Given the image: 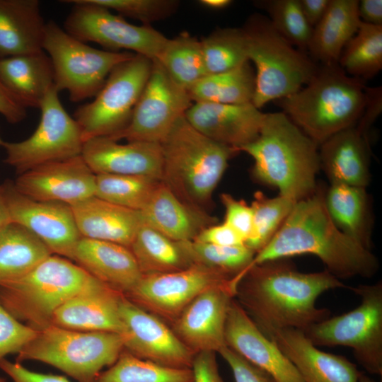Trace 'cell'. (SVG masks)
Instances as JSON below:
<instances>
[{
  "mask_svg": "<svg viewBox=\"0 0 382 382\" xmlns=\"http://www.w3.org/2000/svg\"><path fill=\"white\" fill-rule=\"evenodd\" d=\"M358 13L361 22L375 25H382L381 0L359 1Z\"/></svg>",
  "mask_w": 382,
  "mask_h": 382,
  "instance_id": "obj_52",
  "label": "cell"
},
{
  "mask_svg": "<svg viewBox=\"0 0 382 382\" xmlns=\"http://www.w3.org/2000/svg\"><path fill=\"white\" fill-rule=\"evenodd\" d=\"M122 336L111 332H83L50 325L18 353L17 361L51 365L78 382H97L124 350Z\"/></svg>",
  "mask_w": 382,
  "mask_h": 382,
  "instance_id": "obj_8",
  "label": "cell"
},
{
  "mask_svg": "<svg viewBox=\"0 0 382 382\" xmlns=\"http://www.w3.org/2000/svg\"><path fill=\"white\" fill-rule=\"evenodd\" d=\"M37 332L15 318L0 303V362L6 355L20 352Z\"/></svg>",
  "mask_w": 382,
  "mask_h": 382,
  "instance_id": "obj_45",
  "label": "cell"
},
{
  "mask_svg": "<svg viewBox=\"0 0 382 382\" xmlns=\"http://www.w3.org/2000/svg\"><path fill=\"white\" fill-rule=\"evenodd\" d=\"M262 333L291 361L305 382H358L362 374L345 357L318 349L302 330L280 328Z\"/></svg>",
  "mask_w": 382,
  "mask_h": 382,
  "instance_id": "obj_23",
  "label": "cell"
},
{
  "mask_svg": "<svg viewBox=\"0 0 382 382\" xmlns=\"http://www.w3.org/2000/svg\"><path fill=\"white\" fill-rule=\"evenodd\" d=\"M218 353L231 368L235 382H275L272 376L227 346Z\"/></svg>",
  "mask_w": 382,
  "mask_h": 382,
  "instance_id": "obj_47",
  "label": "cell"
},
{
  "mask_svg": "<svg viewBox=\"0 0 382 382\" xmlns=\"http://www.w3.org/2000/svg\"><path fill=\"white\" fill-rule=\"evenodd\" d=\"M200 4L204 6L212 9H222L231 4L230 0H202Z\"/></svg>",
  "mask_w": 382,
  "mask_h": 382,
  "instance_id": "obj_55",
  "label": "cell"
},
{
  "mask_svg": "<svg viewBox=\"0 0 382 382\" xmlns=\"http://www.w3.org/2000/svg\"><path fill=\"white\" fill-rule=\"evenodd\" d=\"M193 102L187 90L178 85L157 60L134 109L127 126L108 137L115 141L161 144Z\"/></svg>",
  "mask_w": 382,
  "mask_h": 382,
  "instance_id": "obj_14",
  "label": "cell"
},
{
  "mask_svg": "<svg viewBox=\"0 0 382 382\" xmlns=\"http://www.w3.org/2000/svg\"><path fill=\"white\" fill-rule=\"evenodd\" d=\"M10 221H11L0 186V230Z\"/></svg>",
  "mask_w": 382,
  "mask_h": 382,
  "instance_id": "obj_54",
  "label": "cell"
},
{
  "mask_svg": "<svg viewBox=\"0 0 382 382\" xmlns=\"http://www.w3.org/2000/svg\"><path fill=\"white\" fill-rule=\"evenodd\" d=\"M325 190L318 185L312 195L295 203L273 238L255 255L251 265L311 254L337 279L369 278L378 272V258L341 232L332 221L325 205Z\"/></svg>",
  "mask_w": 382,
  "mask_h": 382,
  "instance_id": "obj_2",
  "label": "cell"
},
{
  "mask_svg": "<svg viewBox=\"0 0 382 382\" xmlns=\"http://www.w3.org/2000/svg\"><path fill=\"white\" fill-rule=\"evenodd\" d=\"M242 29L248 61L255 66L252 103L257 108L296 93L316 74L318 68L316 62L294 48L274 28L267 16L252 14Z\"/></svg>",
  "mask_w": 382,
  "mask_h": 382,
  "instance_id": "obj_7",
  "label": "cell"
},
{
  "mask_svg": "<svg viewBox=\"0 0 382 382\" xmlns=\"http://www.w3.org/2000/svg\"><path fill=\"white\" fill-rule=\"evenodd\" d=\"M93 3L115 11L122 17L139 21L142 25L164 20L174 14L179 2L174 0H91Z\"/></svg>",
  "mask_w": 382,
  "mask_h": 382,
  "instance_id": "obj_44",
  "label": "cell"
},
{
  "mask_svg": "<svg viewBox=\"0 0 382 382\" xmlns=\"http://www.w3.org/2000/svg\"><path fill=\"white\" fill-rule=\"evenodd\" d=\"M123 295L98 282L63 303L54 313L51 325L77 331L120 334L119 303Z\"/></svg>",
  "mask_w": 382,
  "mask_h": 382,
  "instance_id": "obj_25",
  "label": "cell"
},
{
  "mask_svg": "<svg viewBox=\"0 0 382 382\" xmlns=\"http://www.w3.org/2000/svg\"><path fill=\"white\" fill-rule=\"evenodd\" d=\"M81 156L96 175H145L161 180V144H120L108 137H96L84 142Z\"/></svg>",
  "mask_w": 382,
  "mask_h": 382,
  "instance_id": "obj_22",
  "label": "cell"
},
{
  "mask_svg": "<svg viewBox=\"0 0 382 382\" xmlns=\"http://www.w3.org/2000/svg\"><path fill=\"white\" fill-rule=\"evenodd\" d=\"M357 0H330L322 19L313 28L307 50L320 64H338L340 54L361 21Z\"/></svg>",
  "mask_w": 382,
  "mask_h": 382,
  "instance_id": "obj_31",
  "label": "cell"
},
{
  "mask_svg": "<svg viewBox=\"0 0 382 382\" xmlns=\"http://www.w3.org/2000/svg\"><path fill=\"white\" fill-rule=\"evenodd\" d=\"M124 349L132 355L160 365L191 369L195 354L157 316L141 308L125 295L119 303Z\"/></svg>",
  "mask_w": 382,
  "mask_h": 382,
  "instance_id": "obj_16",
  "label": "cell"
},
{
  "mask_svg": "<svg viewBox=\"0 0 382 382\" xmlns=\"http://www.w3.org/2000/svg\"><path fill=\"white\" fill-rule=\"evenodd\" d=\"M156 60L186 90L208 74L201 42L187 32L168 38Z\"/></svg>",
  "mask_w": 382,
  "mask_h": 382,
  "instance_id": "obj_36",
  "label": "cell"
},
{
  "mask_svg": "<svg viewBox=\"0 0 382 382\" xmlns=\"http://www.w3.org/2000/svg\"><path fill=\"white\" fill-rule=\"evenodd\" d=\"M0 369L13 382H70L63 376L30 371L20 362H11L6 359L0 362Z\"/></svg>",
  "mask_w": 382,
  "mask_h": 382,
  "instance_id": "obj_48",
  "label": "cell"
},
{
  "mask_svg": "<svg viewBox=\"0 0 382 382\" xmlns=\"http://www.w3.org/2000/svg\"><path fill=\"white\" fill-rule=\"evenodd\" d=\"M100 282L69 259L51 255L24 276L0 284V303L37 330L50 325L66 301Z\"/></svg>",
  "mask_w": 382,
  "mask_h": 382,
  "instance_id": "obj_6",
  "label": "cell"
},
{
  "mask_svg": "<svg viewBox=\"0 0 382 382\" xmlns=\"http://www.w3.org/2000/svg\"><path fill=\"white\" fill-rule=\"evenodd\" d=\"M286 259L250 266L237 285V301L262 332L303 331L328 318V309L316 307L318 297L328 290L349 287L326 270L301 272Z\"/></svg>",
  "mask_w": 382,
  "mask_h": 382,
  "instance_id": "obj_1",
  "label": "cell"
},
{
  "mask_svg": "<svg viewBox=\"0 0 382 382\" xmlns=\"http://www.w3.org/2000/svg\"><path fill=\"white\" fill-rule=\"evenodd\" d=\"M242 277L238 275L202 292L171 325L175 335L195 355L203 352L216 353L226 346L227 315Z\"/></svg>",
  "mask_w": 382,
  "mask_h": 382,
  "instance_id": "obj_18",
  "label": "cell"
},
{
  "mask_svg": "<svg viewBox=\"0 0 382 382\" xmlns=\"http://www.w3.org/2000/svg\"><path fill=\"white\" fill-rule=\"evenodd\" d=\"M178 243L192 265L231 277L245 273L255 255L245 245L220 246L193 240Z\"/></svg>",
  "mask_w": 382,
  "mask_h": 382,
  "instance_id": "obj_39",
  "label": "cell"
},
{
  "mask_svg": "<svg viewBox=\"0 0 382 382\" xmlns=\"http://www.w3.org/2000/svg\"><path fill=\"white\" fill-rule=\"evenodd\" d=\"M236 277L193 264L180 271L142 275L125 296L141 308L172 325L199 294Z\"/></svg>",
  "mask_w": 382,
  "mask_h": 382,
  "instance_id": "obj_15",
  "label": "cell"
},
{
  "mask_svg": "<svg viewBox=\"0 0 382 382\" xmlns=\"http://www.w3.org/2000/svg\"><path fill=\"white\" fill-rule=\"evenodd\" d=\"M51 255L31 231L10 221L0 230V284L24 276Z\"/></svg>",
  "mask_w": 382,
  "mask_h": 382,
  "instance_id": "obj_33",
  "label": "cell"
},
{
  "mask_svg": "<svg viewBox=\"0 0 382 382\" xmlns=\"http://www.w3.org/2000/svg\"><path fill=\"white\" fill-rule=\"evenodd\" d=\"M259 7L267 13L274 28L291 45L306 52L313 28L306 20L299 0L259 1Z\"/></svg>",
  "mask_w": 382,
  "mask_h": 382,
  "instance_id": "obj_43",
  "label": "cell"
},
{
  "mask_svg": "<svg viewBox=\"0 0 382 382\" xmlns=\"http://www.w3.org/2000/svg\"><path fill=\"white\" fill-rule=\"evenodd\" d=\"M81 237L115 243L129 248L144 224L140 211L96 196L70 206Z\"/></svg>",
  "mask_w": 382,
  "mask_h": 382,
  "instance_id": "obj_27",
  "label": "cell"
},
{
  "mask_svg": "<svg viewBox=\"0 0 382 382\" xmlns=\"http://www.w3.org/2000/svg\"><path fill=\"white\" fill-rule=\"evenodd\" d=\"M161 180L145 175H96L95 196L128 209L141 211Z\"/></svg>",
  "mask_w": 382,
  "mask_h": 382,
  "instance_id": "obj_40",
  "label": "cell"
},
{
  "mask_svg": "<svg viewBox=\"0 0 382 382\" xmlns=\"http://www.w3.org/2000/svg\"><path fill=\"white\" fill-rule=\"evenodd\" d=\"M73 4L63 28L84 42L98 44L107 51H130L156 60L168 37L151 25H137L91 0H65Z\"/></svg>",
  "mask_w": 382,
  "mask_h": 382,
  "instance_id": "obj_13",
  "label": "cell"
},
{
  "mask_svg": "<svg viewBox=\"0 0 382 382\" xmlns=\"http://www.w3.org/2000/svg\"><path fill=\"white\" fill-rule=\"evenodd\" d=\"M0 382H6V381L4 378L0 377Z\"/></svg>",
  "mask_w": 382,
  "mask_h": 382,
  "instance_id": "obj_58",
  "label": "cell"
},
{
  "mask_svg": "<svg viewBox=\"0 0 382 382\" xmlns=\"http://www.w3.org/2000/svg\"><path fill=\"white\" fill-rule=\"evenodd\" d=\"M97 382H193L192 369L173 368L139 359L124 349Z\"/></svg>",
  "mask_w": 382,
  "mask_h": 382,
  "instance_id": "obj_38",
  "label": "cell"
},
{
  "mask_svg": "<svg viewBox=\"0 0 382 382\" xmlns=\"http://www.w3.org/2000/svg\"><path fill=\"white\" fill-rule=\"evenodd\" d=\"M42 50L52 62L54 87L66 91L74 103L95 97L111 71L135 54L94 48L54 21L46 23Z\"/></svg>",
  "mask_w": 382,
  "mask_h": 382,
  "instance_id": "obj_9",
  "label": "cell"
},
{
  "mask_svg": "<svg viewBox=\"0 0 382 382\" xmlns=\"http://www.w3.org/2000/svg\"><path fill=\"white\" fill-rule=\"evenodd\" d=\"M73 260L92 277L124 295L142 277L130 250L115 243L81 237Z\"/></svg>",
  "mask_w": 382,
  "mask_h": 382,
  "instance_id": "obj_26",
  "label": "cell"
},
{
  "mask_svg": "<svg viewBox=\"0 0 382 382\" xmlns=\"http://www.w3.org/2000/svg\"><path fill=\"white\" fill-rule=\"evenodd\" d=\"M361 299L356 308L303 332L316 346L349 347L369 374L382 375V283L349 287Z\"/></svg>",
  "mask_w": 382,
  "mask_h": 382,
  "instance_id": "obj_10",
  "label": "cell"
},
{
  "mask_svg": "<svg viewBox=\"0 0 382 382\" xmlns=\"http://www.w3.org/2000/svg\"><path fill=\"white\" fill-rule=\"evenodd\" d=\"M200 42L208 74L225 72L248 61L242 28H218Z\"/></svg>",
  "mask_w": 382,
  "mask_h": 382,
  "instance_id": "obj_41",
  "label": "cell"
},
{
  "mask_svg": "<svg viewBox=\"0 0 382 382\" xmlns=\"http://www.w3.org/2000/svg\"><path fill=\"white\" fill-rule=\"evenodd\" d=\"M215 354L203 352L195 355L191 367L193 382H224L219 374Z\"/></svg>",
  "mask_w": 382,
  "mask_h": 382,
  "instance_id": "obj_50",
  "label": "cell"
},
{
  "mask_svg": "<svg viewBox=\"0 0 382 382\" xmlns=\"http://www.w3.org/2000/svg\"><path fill=\"white\" fill-rule=\"evenodd\" d=\"M1 187L11 221L31 231L52 254L73 260L81 236L70 205L34 200L19 192L10 181Z\"/></svg>",
  "mask_w": 382,
  "mask_h": 382,
  "instance_id": "obj_17",
  "label": "cell"
},
{
  "mask_svg": "<svg viewBox=\"0 0 382 382\" xmlns=\"http://www.w3.org/2000/svg\"><path fill=\"white\" fill-rule=\"evenodd\" d=\"M225 341L227 347L270 374L275 382H305L291 361L235 299L227 315Z\"/></svg>",
  "mask_w": 382,
  "mask_h": 382,
  "instance_id": "obj_20",
  "label": "cell"
},
{
  "mask_svg": "<svg viewBox=\"0 0 382 382\" xmlns=\"http://www.w3.org/2000/svg\"><path fill=\"white\" fill-rule=\"evenodd\" d=\"M142 275L180 271L192 265L177 241L143 224L129 248Z\"/></svg>",
  "mask_w": 382,
  "mask_h": 382,
  "instance_id": "obj_34",
  "label": "cell"
},
{
  "mask_svg": "<svg viewBox=\"0 0 382 382\" xmlns=\"http://www.w3.org/2000/svg\"><path fill=\"white\" fill-rule=\"evenodd\" d=\"M358 382H374V381L371 380L370 378H369L368 376H366V375L362 374Z\"/></svg>",
  "mask_w": 382,
  "mask_h": 382,
  "instance_id": "obj_56",
  "label": "cell"
},
{
  "mask_svg": "<svg viewBox=\"0 0 382 382\" xmlns=\"http://www.w3.org/2000/svg\"><path fill=\"white\" fill-rule=\"evenodd\" d=\"M151 67V59L135 54L111 71L91 102L76 109L73 117L84 142L93 138L111 137L127 126Z\"/></svg>",
  "mask_w": 382,
  "mask_h": 382,
  "instance_id": "obj_11",
  "label": "cell"
},
{
  "mask_svg": "<svg viewBox=\"0 0 382 382\" xmlns=\"http://www.w3.org/2000/svg\"><path fill=\"white\" fill-rule=\"evenodd\" d=\"M140 212L144 224L177 242L194 240L216 221L208 213L184 204L161 181Z\"/></svg>",
  "mask_w": 382,
  "mask_h": 382,
  "instance_id": "obj_28",
  "label": "cell"
},
{
  "mask_svg": "<svg viewBox=\"0 0 382 382\" xmlns=\"http://www.w3.org/2000/svg\"><path fill=\"white\" fill-rule=\"evenodd\" d=\"M368 133L355 124L319 146L320 170L331 185L367 187L371 156Z\"/></svg>",
  "mask_w": 382,
  "mask_h": 382,
  "instance_id": "obj_24",
  "label": "cell"
},
{
  "mask_svg": "<svg viewBox=\"0 0 382 382\" xmlns=\"http://www.w3.org/2000/svg\"><path fill=\"white\" fill-rule=\"evenodd\" d=\"M295 203L281 195L270 198L260 191L256 192L250 204L252 230L245 245L255 254L260 251L277 233Z\"/></svg>",
  "mask_w": 382,
  "mask_h": 382,
  "instance_id": "obj_42",
  "label": "cell"
},
{
  "mask_svg": "<svg viewBox=\"0 0 382 382\" xmlns=\"http://www.w3.org/2000/svg\"><path fill=\"white\" fill-rule=\"evenodd\" d=\"M45 25L38 0H0V59L43 51Z\"/></svg>",
  "mask_w": 382,
  "mask_h": 382,
  "instance_id": "obj_29",
  "label": "cell"
},
{
  "mask_svg": "<svg viewBox=\"0 0 382 382\" xmlns=\"http://www.w3.org/2000/svg\"><path fill=\"white\" fill-rule=\"evenodd\" d=\"M255 72L250 61L231 70L204 76L188 90L194 103L245 104L252 103Z\"/></svg>",
  "mask_w": 382,
  "mask_h": 382,
  "instance_id": "obj_35",
  "label": "cell"
},
{
  "mask_svg": "<svg viewBox=\"0 0 382 382\" xmlns=\"http://www.w3.org/2000/svg\"><path fill=\"white\" fill-rule=\"evenodd\" d=\"M39 109V124L29 137L16 142L5 141L2 146L5 163L18 175L42 164L81 155L84 141L80 127L63 107L54 86Z\"/></svg>",
  "mask_w": 382,
  "mask_h": 382,
  "instance_id": "obj_12",
  "label": "cell"
},
{
  "mask_svg": "<svg viewBox=\"0 0 382 382\" xmlns=\"http://www.w3.org/2000/svg\"><path fill=\"white\" fill-rule=\"evenodd\" d=\"M324 201L337 228L364 248L371 250L374 214L366 188L330 185L325 190Z\"/></svg>",
  "mask_w": 382,
  "mask_h": 382,
  "instance_id": "obj_30",
  "label": "cell"
},
{
  "mask_svg": "<svg viewBox=\"0 0 382 382\" xmlns=\"http://www.w3.org/2000/svg\"><path fill=\"white\" fill-rule=\"evenodd\" d=\"M221 201L225 209L224 222L235 230L243 239L244 245L249 237L253 224V211L250 205L243 199L223 193Z\"/></svg>",
  "mask_w": 382,
  "mask_h": 382,
  "instance_id": "obj_46",
  "label": "cell"
},
{
  "mask_svg": "<svg viewBox=\"0 0 382 382\" xmlns=\"http://www.w3.org/2000/svg\"><path fill=\"white\" fill-rule=\"evenodd\" d=\"M0 80L27 109H39L54 86L51 60L44 51L0 59Z\"/></svg>",
  "mask_w": 382,
  "mask_h": 382,
  "instance_id": "obj_32",
  "label": "cell"
},
{
  "mask_svg": "<svg viewBox=\"0 0 382 382\" xmlns=\"http://www.w3.org/2000/svg\"><path fill=\"white\" fill-rule=\"evenodd\" d=\"M4 142L5 141L3 140L2 137L1 135V132H0V146H2L4 145Z\"/></svg>",
  "mask_w": 382,
  "mask_h": 382,
  "instance_id": "obj_57",
  "label": "cell"
},
{
  "mask_svg": "<svg viewBox=\"0 0 382 382\" xmlns=\"http://www.w3.org/2000/svg\"><path fill=\"white\" fill-rule=\"evenodd\" d=\"M0 115L11 124L22 122L27 108L6 88L0 80Z\"/></svg>",
  "mask_w": 382,
  "mask_h": 382,
  "instance_id": "obj_51",
  "label": "cell"
},
{
  "mask_svg": "<svg viewBox=\"0 0 382 382\" xmlns=\"http://www.w3.org/2000/svg\"><path fill=\"white\" fill-rule=\"evenodd\" d=\"M369 89L338 64H320L305 86L274 102L319 146L358 122L368 103Z\"/></svg>",
  "mask_w": 382,
  "mask_h": 382,
  "instance_id": "obj_4",
  "label": "cell"
},
{
  "mask_svg": "<svg viewBox=\"0 0 382 382\" xmlns=\"http://www.w3.org/2000/svg\"><path fill=\"white\" fill-rule=\"evenodd\" d=\"M338 64L348 75L362 81L378 74L382 69V25L361 22L344 47Z\"/></svg>",
  "mask_w": 382,
  "mask_h": 382,
  "instance_id": "obj_37",
  "label": "cell"
},
{
  "mask_svg": "<svg viewBox=\"0 0 382 382\" xmlns=\"http://www.w3.org/2000/svg\"><path fill=\"white\" fill-rule=\"evenodd\" d=\"M161 146V182L184 204L207 213L228 162L238 151L205 137L185 115L178 120Z\"/></svg>",
  "mask_w": 382,
  "mask_h": 382,
  "instance_id": "obj_5",
  "label": "cell"
},
{
  "mask_svg": "<svg viewBox=\"0 0 382 382\" xmlns=\"http://www.w3.org/2000/svg\"><path fill=\"white\" fill-rule=\"evenodd\" d=\"M265 115L252 103H193L185 113L187 121L201 134L238 151L257 137Z\"/></svg>",
  "mask_w": 382,
  "mask_h": 382,
  "instance_id": "obj_21",
  "label": "cell"
},
{
  "mask_svg": "<svg viewBox=\"0 0 382 382\" xmlns=\"http://www.w3.org/2000/svg\"><path fill=\"white\" fill-rule=\"evenodd\" d=\"M13 185L34 200L71 206L95 196L96 174L79 155L33 168L20 174Z\"/></svg>",
  "mask_w": 382,
  "mask_h": 382,
  "instance_id": "obj_19",
  "label": "cell"
},
{
  "mask_svg": "<svg viewBox=\"0 0 382 382\" xmlns=\"http://www.w3.org/2000/svg\"><path fill=\"white\" fill-rule=\"evenodd\" d=\"M318 148L287 115L277 112L265 113L257 137L238 151L253 158L256 180L296 202L317 189Z\"/></svg>",
  "mask_w": 382,
  "mask_h": 382,
  "instance_id": "obj_3",
  "label": "cell"
},
{
  "mask_svg": "<svg viewBox=\"0 0 382 382\" xmlns=\"http://www.w3.org/2000/svg\"><path fill=\"white\" fill-rule=\"evenodd\" d=\"M302 13L313 28L325 15L330 0H299Z\"/></svg>",
  "mask_w": 382,
  "mask_h": 382,
  "instance_id": "obj_53",
  "label": "cell"
},
{
  "mask_svg": "<svg viewBox=\"0 0 382 382\" xmlns=\"http://www.w3.org/2000/svg\"><path fill=\"white\" fill-rule=\"evenodd\" d=\"M193 241L220 246L244 245L243 238L224 222L205 228Z\"/></svg>",
  "mask_w": 382,
  "mask_h": 382,
  "instance_id": "obj_49",
  "label": "cell"
}]
</instances>
